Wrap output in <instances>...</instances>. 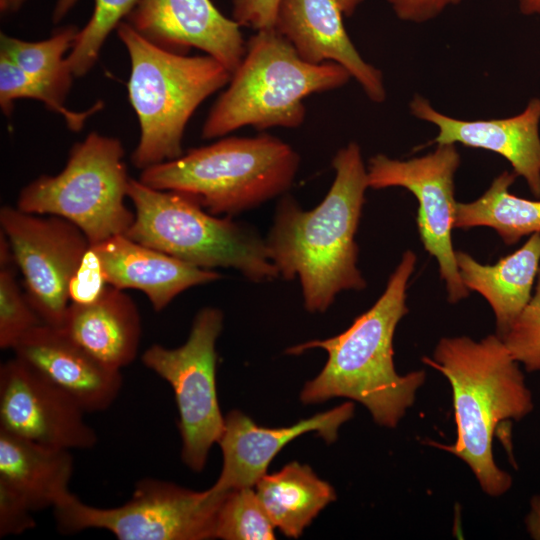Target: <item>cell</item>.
Wrapping results in <instances>:
<instances>
[{"instance_id":"1","label":"cell","mask_w":540,"mask_h":540,"mask_svg":"<svg viewBox=\"0 0 540 540\" xmlns=\"http://www.w3.org/2000/svg\"><path fill=\"white\" fill-rule=\"evenodd\" d=\"M332 167L335 178L321 203L305 211L284 196L265 239L279 276L299 279L304 307L311 313L325 312L342 291L366 287L355 241L369 188L359 145L350 142L339 149Z\"/></svg>"},{"instance_id":"2","label":"cell","mask_w":540,"mask_h":540,"mask_svg":"<svg viewBox=\"0 0 540 540\" xmlns=\"http://www.w3.org/2000/svg\"><path fill=\"white\" fill-rule=\"evenodd\" d=\"M415 264L416 255L406 251L379 299L344 332L287 349L289 354L313 348L328 353L321 372L302 389L303 403L348 398L364 405L377 424L390 428L398 424L426 377L423 370L399 375L393 361L394 332L408 313L406 290Z\"/></svg>"},{"instance_id":"3","label":"cell","mask_w":540,"mask_h":540,"mask_svg":"<svg viewBox=\"0 0 540 540\" xmlns=\"http://www.w3.org/2000/svg\"><path fill=\"white\" fill-rule=\"evenodd\" d=\"M422 362L450 382L457 426L453 445L430 444L466 462L488 495L501 496L511 488L512 477L493 458L496 426L533 410L518 362L497 334L479 342L466 336L442 338L433 357H423Z\"/></svg>"},{"instance_id":"4","label":"cell","mask_w":540,"mask_h":540,"mask_svg":"<svg viewBox=\"0 0 540 540\" xmlns=\"http://www.w3.org/2000/svg\"><path fill=\"white\" fill-rule=\"evenodd\" d=\"M350 78L338 63L305 61L274 28L259 30L212 106L202 137L218 138L246 126L297 128L306 117V97L340 88Z\"/></svg>"},{"instance_id":"5","label":"cell","mask_w":540,"mask_h":540,"mask_svg":"<svg viewBox=\"0 0 540 540\" xmlns=\"http://www.w3.org/2000/svg\"><path fill=\"white\" fill-rule=\"evenodd\" d=\"M299 164L289 144L263 133L190 149L143 169L139 180L157 190L185 194L210 214L232 217L283 195Z\"/></svg>"},{"instance_id":"6","label":"cell","mask_w":540,"mask_h":540,"mask_svg":"<svg viewBox=\"0 0 540 540\" xmlns=\"http://www.w3.org/2000/svg\"><path fill=\"white\" fill-rule=\"evenodd\" d=\"M117 33L130 57L128 96L140 126L131 162L143 170L177 159L183 155L188 121L203 101L229 83L231 73L209 55L165 50L128 22H121Z\"/></svg>"},{"instance_id":"7","label":"cell","mask_w":540,"mask_h":540,"mask_svg":"<svg viewBox=\"0 0 540 540\" xmlns=\"http://www.w3.org/2000/svg\"><path fill=\"white\" fill-rule=\"evenodd\" d=\"M127 195L135 209L125 233L131 240L200 268H234L254 282L280 277L265 239L250 227L208 213L185 194L157 190L139 179H129Z\"/></svg>"},{"instance_id":"8","label":"cell","mask_w":540,"mask_h":540,"mask_svg":"<svg viewBox=\"0 0 540 540\" xmlns=\"http://www.w3.org/2000/svg\"><path fill=\"white\" fill-rule=\"evenodd\" d=\"M119 139L91 132L70 150L64 169L42 175L19 193L17 208L64 218L91 246L125 235L135 213L125 204L129 177Z\"/></svg>"},{"instance_id":"9","label":"cell","mask_w":540,"mask_h":540,"mask_svg":"<svg viewBox=\"0 0 540 540\" xmlns=\"http://www.w3.org/2000/svg\"><path fill=\"white\" fill-rule=\"evenodd\" d=\"M226 493L145 478L122 505L99 508L70 492L53 511L58 530L65 534L103 529L119 540H207L215 539L217 512Z\"/></svg>"},{"instance_id":"10","label":"cell","mask_w":540,"mask_h":540,"mask_svg":"<svg viewBox=\"0 0 540 540\" xmlns=\"http://www.w3.org/2000/svg\"><path fill=\"white\" fill-rule=\"evenodd\" d=\"M223 313L204 307L193 320L186 342L177 348L153 344L141 356L146 368L173 389L181 437V458L194 472L206 465L209 451L224 428L216 389V341Z\"/></svg>"},{"instance_id":"11","label":"cell","mask_w":540,"mask_h":540,"mask_svg":"<svg viewBox=\"0 0 540 540\" xmlns=\"http://www.w3.org/2000/svg\"><path fill=\"white\" fill-rule=\"evenodd\" d=\"M25 294L43 323L60 329L70 305V289L91 244L70 221L42 218L17 207L0 210Z\"/></svg>"},{"instance_id":"12","label":"cell","mask_w":540,"mask_h":540,"mask_svg":"<svg viewBox=\"0 0 540 540\" xmlns=\"http://www.w3.org/2000/svg\"><path fill=\"white\" fill-rule=\"evenodd\" d=\"M459 164L460 155L455 144H438L433 152L405 161L377 154L369 159L367 167L369 188L403 187L416 197L420 239L425 250L438 262L451 303L468 296L451 235L457 205L454 176Z\"/></svg>"},{"instance_id":"13","label":"cell","mask_w":540,"mask_h":540,"mask_svg":"<svg viewBox=\"0 0 540 540\" xmlns=\"http://www.w3.org/2000/svg\"><path fill=\"white\" fill-rule=\"evenodd\" d=\"M86 412L64 391L18 357L0 366V429L65 450L92 449L98 437Z\"/></svg>"},{"instance_id":"14","label":"cell","mask_w":540,"mask_h":540,"mask_svg":"<svg viewBox=\"0 0 540 540\" xmlns=\"http://www.w3.org/2000/svg\"><path fill=\"white\" fill-rule=\"evenodd\" d=\"M362 1L280 0L274 29L305 61L343 66L371 101L381 103L386 99L382 72L361 57L343 23Z\"/></svg>"},{"instance_id":"15","label":"cell","mask_w":540,"mask_h":540,"mask_svg":"<svg viewBox=\"0 0 540 540\" xmlns=\"http://www.w3.org/2000/svg\"><path fill=\"white\" fill-rule=\"evenodd\" d=\"M127 22L153 44L179 54L202 50L230 73L246 51L240 25L211 0H139Z\"/></svg>"},{"instance_id":"16","label":"cell","mask_w":540,"mask_h":540,"mask_svg":"<svg viewBox=\"0 0 540 540\" xmlns=\"http://www.w3.org/2000/svg\"><path fill=\"white\" fill-rule=\"evenodd\" d=\"M354 413V404L345 402L328 411L278 428L258 426L247 415L233 410L224 417V428L218 444L223 466L215 492L253 487L266 474L273 458L289 442L302 434L317 432L326 442H334L339 427Z\"/></svg>"},{"instance_id":"17","label":"cell","mask_w":540,"mask_h":540,"mask_svg":"<svg viewBox=\"0 0 540 540\" xmlns=\"http://www.w3.org/2000/svg\"><path fill=\"white\" fill-rule=\"evenodd\" d=\"M409 107L414 117L438 128L432 143H460L499 154L511 164L516 176L524 178L531 193L540 198V98H532L518 115L489 120L452 118L417 94Z\"/></svg>"},{"instance_id":"18","label":"cell","mask_w":540,"mask_h":540,"mask_svg":"<svg viewBox=\"0 0 540 540\" xmlns=\"http://www.w3.org/2000/svg\"><path fill=\"white\" fill-rule=\"evenodd\" d=\"M12 350L85 412L108 409L123 385L120 370L104 365L63 331L46 324L28 331Z\"/></svg>"},{"instance_id":"19","label":"cell","mask_w":540,"mask_h":540,"mask_svg":"<svg viewBox=\"0 0 540 540\" xmlns=\"http://www.w3.org/2000/svg\"><path fill=\"white\" fill-rule=\"evenodd\" d=\"M105 282L117 289L142 291L157 312L185 290L221 275L117 235L91 246Z\"/></svg>"},{"instance_id":"20","label":"cell","mask_w":540,"mask_h":540,"mask_svg":"<svg viewBox=\"0 0 540 540\" xmlns=\"http://www.w3.org/2000/svg\"><path fill=\"white\" fill-rule=\"evenodd\" d=\"M123 291L107 285L90 302H71L60 328L101 363L120 371L135 360L142 335L138 308Z\"/></svg>"},{"instance_id":"21","label":"cell","mask_w":540,"mask_h":540,"mask_svg":"<svg viewBox=\"0 0 540 540\" xmlns=\"http://www.w3.org/2000/svg\"><path fill=\"white\" fill-rule=\"evenodd\" d=\"M456 261L465 286L490 304L502 338L531 299L540 267V232L494 265L481 264L462 251H456Z\"/></svg>"},{"instance_id":"22","label":"cell","mask_w":540,"mask_h":540,"mask_svg":"<svg viewBox=\"0 0 540 540\" xmlns=\"http://www.w3.org/2000/svg\"><path fill=\"white\" fill-rule=\"evenodd\" d=\"M69 450L37 444L0 429V481L22 495L36 512L54 508L69 490Z\"/></svg>"},{"instance_id":"23","label":"cell","mask_w":540,"mask_h":540,"mask_svg":"<svg viewBox=\"0 0 540 540\" xmlns=\"http://www.w3.org/2000/svg\"><path fill=\"white\" fill-rule=\"evenodd\" d=\"M256 494L270 520L284 535L298 538L336 494L305 464L288 463L265 474L255 485Z\"/></svg>"},{"instance_id":"24","label":"cell","mask_w":540,"mask_h":540,"mask_svg":"<svg viewBox=\"0 0 540 540\" xmlns=\"http://www.w3.org/2000/svg\"><path fill=\"white\" fill-rule=\"evenodd\" d=\"M515 178L513 171H503L478 199L470 203L457 202L454 228L487 226L493 228L507 245L540 232V200L510 193Z\"/></svg>"},{"instance_id":"25","label":"cell","mask_w":540,"mask_h":540,"mask_svg":"<svg viewBox=\"0 0 540 540\" xmlns=\"http://www.w3.org/2000/svg\"><path fill=\"white\" fill-rule=\"evenodd\" d=\"M79 29L70 25L42 41H24L1 34V53L62 102L70 91L73 73L64 54L71 50Z\"/></svg>"},{"instance_id":"26","label":"cell","mask_w":540,"mask_h":540,"mask_svg":"<svg viewBox=\"0 0 540 540\" xmlns=\"http://www.w3.org/2000/svg\"><path fill=\"white\" fill-rule=\"evenodd\" d=\"M78 0H56L52 20L58 23ZM139 0H94L93 14L86 26L79 30L67 57L74 77L87 74L96 63L100 50L121 20L130 14Z\"/></svg>"},{"instance_id":"27","label":"cell","mask_w":540,"mask_h":540,"mask_svg":"<svg viewBox=\"0 0 540 540\" xmlns=\"http://www.w3.org/2000/svg\"><path fill=\"white\" fill-rule=\"evenodd\" d=\"M274 524L253 487L228 491L217 512L215 538L224 540H272Z\"/></svg>"},{"instance_id":"28","label":"cell","mask_w":540,"mask_h":540,"mask_svg":"<svg viewBox=\"0 0 540 540\" xmlns=\"http://www.w3.org/2000/svg\"><path fill=\"white\" fill-rule=\"evenodd\" d=\"M19 98H31L42 102L46 108L60 114L68 128L74 132L80 131L86 120L103 107L102 102H97L82 112L68 109L64 102L51 94L6 56L0 54V107L6 116L12 114L14 102Z\"/></svg>"},{"instance_id":"29","label":"cell","mask_w":540,"mask_h":540,"mask_svg":"<svg viewBox=\"0 0 540 540\" xmlns=\"http://www.w3.org/2000/svg\"><path fill=\"white\" fill-rule=\"evenodd\" d=\"M16 263L0 264V348L13 349L31 329L44 324L16 279Z\"/></svg>"},{"instance_id":"30","label":"cell","mask_w":540,"mask_h":540,"mask_svg":"<svg viewBox=\"0 0 540 540\" xmlns=\"http://www.w3.org/2000/svg\"><path fill=\"white\" fill-rule=\"evenodd\" d=\"M501 339L527 371L540 372V267L531 299Z\"/></svg>"},{"instance_id":"31","label":"cell","mask_w":540,"mask_h":540,"mask_svg":"<svg viewBox=\"0 0 540 540\" xmlns=\"http://www.w3.org/2000/svg\"><path fill=\"white\" fill-rule=\"evenodd\" d=\"M35 511L17 491L0 481V537L20 535L33 529Z\"/></svg>"},{"instance_id":"32","label":"cell","mask_w":540,"mask_h":540,"mask_svg":"<svg viewBox=\"0 0 540 540\" xmlns=\"http://www.w3.org/2000/svg\"><path fill=\"white\" fill-rule=\"evenodd\" d=\"M107 285L97 257L90 247L72 281L70 300L76 303L90 302L97 298Z\"/></svg>"},{"instance_id":"33","label":"cell","mask_w":540,"mask_h":540,"mask_svg":"<svg viewBox=\"0 0 540 540\" xmlns=\"http://www.w3.org/2000/svg\"><path fill=\"white\" fill-rule=\"evenodd\" d=\"M280 0H233V19L257 31L274 28Z\"/></svg>"},{"instance_id":"34","label":"cell","mask_w":540,"mask_h":540,"mask_svg":"<svg viewBox=\"0 0 540 540\" xmlns=\"http://www.w3.org/2000/svg\"><path fill=\"white\" fill-rule=\"evenodd\" d=\"M396 16L407 22L423 23L461 0H387Z\"/></svg>"},{"instance_id":"35","label":"cell","mask_w":540,"mask_h":540,"mask_svg":"<svg viewBox=\"0 0 540 540\" xmlns=\"http://www.w3.org/2000/svg\"><path fill=\"white\" fill-rule=\"evenodd\" d=\"M525 524L529 535L533 539L540 540V495L532 497Z\"/></svg>"},{"instance_id":"36","label":"cell","mask_w":540,"mask_h":540,"mask_svg":"<svg viewBox=\"0 0 540 540\" xmlns=\"http://www.w3.org/2000/svg\"><path fill=\"white\" fill-rule=\"evenodd\" d=\"M520 12L524 15H540V0H517Z\"/></svg>"},{"instance_id":"37","label":"cell","mask_w":540,"mask_h":540,"mask_svg":"<svg viewBox=\"0 0 540 540\" xmlns=\"http://www.w3.org/2000/svg\"><path fill=\"white\" fill-rule=\"evenodd\" d=\"M26 0H0V11L2 14L17 12Z\"/></svg>"}]
</instances>
